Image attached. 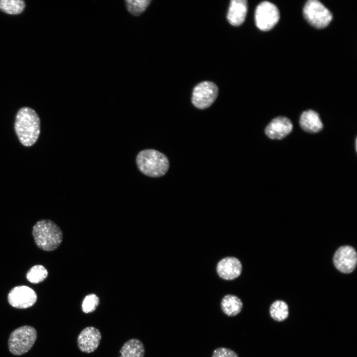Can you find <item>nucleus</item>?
Returning <instances> with one entry per match:
<instances>
[{
  "label": "nucleus",
  "mask_w": 357,
  "mask_h": 357,
  "mask_svg": "<svg viewBox=\"0 0 357 357\" xmlns=\"http://www.w3.org/2000/svg\"><path fill=\"white\" fill-rule=\"evenodd\" d=\"M36 292L26 286H18L12 288L9 292L7 300L13 307L25 309L33 305L37 301Z\"/></svg>",
  "instance_id": "obj_8"
},
{
  "label": "nucleus",
  "mask_w": 357,
  "mask_h": 357,
  "mask_svg": "<svg viewBox=\"0 0 357 357\" xmlns=\"http://www.w3.org/2000/svg\"><path fill=\"white\" fill-rule=\"evenodd\" d=\"M247 10L246 0H231L227 13L228 21L231 25L235 26L240 25L245 20Z\"/></svg>",
  "instance_id": "obj_13"
},
{
  "label": "nucleus",
  "mask_w": 357,
  "mask_h": 357,
  "mask_svg": "<svg viewBox=\"0 0 357 357\" xmlns=\"http://www.w3.org/2000/svg\"><path fill=\"white\" fill-rule=\"evenodd\" d=\"M36 329L25 325L14 330L10 335L8 345L9 351L16 356H20L28 352L37 339Z\"/></svg>",
  "instance_id": "obj_4"
},
{
  "label": "nucleus",
  "mask_w": 357,
  "mask_h": 357,
  "mask_svg": "<svg viewBox=\"0 0 357 357\" xmlns=\"http://www.w3.org/2000/svg\"><path fill=\"white\" fill-rule=\"evenodd\" d=\"M136 162L139 171L150 177L163 176L169 168V161L167 157L154 149L141 151L136 156Z\"/></svg>",
  "instance_id": "obj_3"
},
{
  "label": "nucleus",
  "mask_w": 357,
  "mask_h": 357,
  "mask_svg": "<svg viewBox=\"0 0 357 357\" xmlns=\"http://www.w3.org/2000/svg\"><path fill=\"white\" fill-rule=\"evenodd\" d=\"M220 307L224 314L229 317H233L241 311L243 303L237 296L228 294L222 298L220 302Z\"/></svg>",
  "instance_id": "obj_15"
},
{
  "label": "nucleus",
  "mask_w": 357,
  "mask_h": 357,
  "mask_svg": "<svg viewBox=\"0 0 357 357\" xmlns=\"http://www.w3.org/2000/svg\"><path fill=\"white\" fill-rule=\"evenodd\" d=\"M211 357H238L233 350L224 347H219L214 350Z\"/></svg>",
  "instance_id": "obj_22"
},
{
  "label": "nucleus",
  "mask_w": 357,
  "mask_h": 357,
  "mask_svg": "<svg viewBox=\"0 0 357 357\" xmlns=\"http://www.w3.org/2000/svg\"><path fill=\"white\" fill-rule=\"evenodd\" d=\"M100 303L99 298L94 294H90L84 298L81 309L85 313H92L95 311Z\"/></svg>",
  "instance_id": "obj_21"
},
{
  "label": "nucleus",
  "mask_w": 357,
  "mask_h": 357,
  "mask_svg": "<svg viewBox=\"0 0 357 357\" xmlns=\"http://www.w3.org/2000/svg\"><path fill=\"white\" fill-rule=\"evenodd\" d=\"M32 235L37 246L46 251L57 249L63 238L60 227L50 219L38 221L32 228Z\"/></svg>",
  "instance_id": "obj_2"
},
{
  "label": "nucleus",
  "mask_w": 357,
  "mask_h": 357,
  "mask_svg": "<svg viewBox=\"0 0 357 357\" xmlns=\"http://www.w3.org/2000/svg\"><path fill=\"white\" fill-rule=\"evenodd\" d=\"M40 121L36 112L29 107H23L18 112L15 130L20 142L25 146L33 145L38 138Z\"/></svg>",
  "instance_id": "obj_1"
},
{
  "label": "nucleus",
  "mask_w": 357,
  "mask_h": 357,
  "mask_svg": "<svg viewBox=\"0 0 357 357\" xmlns=\"http://www.w3.org/2000/svg\"><path fill=\"white\" fill-rule=\"evenodd\" d=\"M25 7V2L22 0H0V9L9 14L21 13Z\"/></svg>",
  "instance_id": "obj_19"
},
{
  "label": "nucleus",
  "mask_w": 357,
  "mask_h": 357,
  "mask_svg": "<svg viewBox=\"0 0 357 357\" xmlns=\"http://www.w3.org/2000/svg\"><path fill=\"white\" fill-rule=\"evenodd\" d=\"M119 357H144L145 350L141 341L137 338L127 340L121 347Z\"/></svg>",
  "instance_id": "obj_16"
},
{
  "label": "nucleus",
  "mask_w": 357,
  "mask_h": 357,
  "mask_svg": "<svg viewBox=\"0 0 357 357\" xmlns=\"http://www.w3.org/2000/svg\"><path fill=\"white\" fill-rule=\"evenodd\" d=\"M279 18L278 8L269 1L261 2L255 9V23L257 27L262 31L271 30L277 23Z\"/></svg>",
  "instance_id": "obj_6"
},
{
  "label": "nucleus",
  "mask_w": 357,
  "mask_h": 357,
  "mask_svg": "<svg viewBox=\"0 0 357 357\" xmlns=\"http://www.w3.org/2000/svg\"><path fill=\"white\" fill-rule=\"evenodd\" d=\"M218 94V88L215 84L210 81H203L194 88L191 102L197 108L205 109L212 105Z\"/></svg>",
  "instance_id": "obj_7"
},
{
  "label": "nucleus",
  "mask_w": 357,
  "mask_h": 357,
  "mask_svg": "<svg viewBox=\"0 0 357 357\" xmlns=\"http://www.w3.org/2000/svg\"><path fill=\"white\" fill-rule=\"evenodd\" d=\"M269 312L273 319L278 322L283 321L289 316V307L286 302L281 300H276L271 305Z\"/></svg>",
  "instance_id": "obj_17"
},
{
  "label": "nucleus",
  "mask_w": 357,
  "mask_h": 357,
  "mask_svg": "<svg viewBox=\"0 0 357 357\" xmlns=\"http://www.w3.org/2000/svg\"><path fill=\"white\" fill-rule=\"evenodd\" d=\"M216 270L219 277L226 281H231L239 277L242 272V264L234 256L222 258L217 263Z\"/></svg>",
  "instance_id": "obj_11"
},
{
  "label": "nucleus",
  "mask_w": 357,
  "mask_h": 357,
  "mask_svg": "<svg viewBox=\"0 0 357 357\" xmlns=\"http://www.w3.org/2000/svg\"><path fill=\"white\" fill-rule=\"evenodd\" d=\"M291 121L284 117L273 119L265 129L266 135L272 139H281L288 135L292 130Z\"/></svg>",
  "instance_id": "obj_12"
},
{
  "label": "nucleus",
  "mask_w": 357,
  "mask_h": 357,
  "mask_svg": "<svg viewBox=\"0 0 357 357\" xmlns=\"http://www.w3.org/2000/svg\"><path fill=\"white\" fill-rule=\"evenodd\" d=\"M303 13L307 22L317 28L326 27L332 19L330 11L317 0L307 1L304 6Z\"/></svg>",
  "instance_id": "obj_5"
},
{
  "label": "nucleus",
  "mask_w": 357,
  "mask_h": 357,
  "mask_svg": "<svg viewBox=\"0 0 357 357\" xmlns=\"http://www.w3.org/2000/svg\"><path fill=\"white\" fill-rule=\"evenodd\" d=\"M48 275L46 268L42 265L32 266L27 272V280L32 284H38L46 279Z\"/></svg>",
  "instance_id": "obj_18"
},
{
  "label": "nucleus",
  "mask_w": 357,
  "mask_h": 357,
  "mask_svg": "<svg viewBox=\"0 0 357 357\" xmlns=\"http://www.w3.org/2000/svg\"><path fill=\"white\" fill-rule=\"evenodd\" d=\"M299 124L302 129L310 133L319 132L323 127L318 113L311 110L305 111L301 114Z\"/></svg>",
  "instance_id": "obj_14"
},
{
  "label": "nucleus",
  "mask_w": 357,
  "mask_h": 357,
  "mask_svg": "<svg viewBox=\"0 0 357 357\" xmlns=\"http://www.w3.org/2000/svg\"><path fill=\"white\" fill-rule=\"evenodd\" d=\"M333 262L336 268L340 272L344 273L352 272L357 263L356 250L349 245L340 247L334 254Z\"/></svg>",
  "instance_id": "obj_9"
},
{
  "label": "nucleus",
  "mask_w": 357,
  "mask_h": 357,
  "mask_svg": "<svg viewBox=\"0 0 357 357\" xmlns=\"http://www.w3.org/2000/svg\"><path fill=\"white\" fill-rule=\"evenodd\" d=\"M151 2L150 0H125L126 7L129 12L134 15H139L143 12Z\"/></svg>",
  "instance_id": "obj_20"
},
{
  "label": "nucleus",
  "mask_w": 357,
  "mask_h": 357,
  "mask_svg": "<svg viewBox=\"0 0 357 357\" xmlns=\"http://www.w3.org/2000/svg\"><path fill=\"white\" fill-rule=\"evenodd\" d=\"M101 339L102 335L99 329L93 326L86 327L77 337V347L82 352L91 353L98 348Z\"/></svg>",
  "instance_id": "obj_10"
}]
</instances>
